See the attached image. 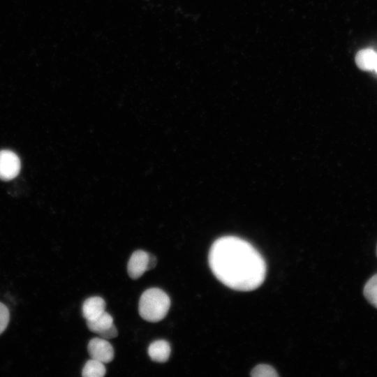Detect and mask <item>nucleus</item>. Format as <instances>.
<instances>
[{
	"mask_svg": "<svg viewBox=\"0 0 377 377\" xmlns=\"http://www.w3.org/2000/svg\"><path fill=\"white\" fill-rule=\"evenodd\" d=\"M376 256H377V247H376Z\"/></svg>",
	"mask_w": 377,
	"mask_h": 377,
	"instance_id": "f3484780",
	"label": "nucleus"
},
{
	"mask_svg": "<svg viewBox=\"0 0 377 377\" xmlns=\"http://www.w3.org/2000/svg\"><path fill=\"white\" fill-rule=\"evenodd\" d=\"M117 330L114 325H113L112 327L104 331L103 332L99 334V336L101 338L108 339H112L117 336Z\"/></svg>",
	"mask_w": 377,
	"mask_h": 377,
	"instance_id": "4468645a",
	"label": "nucleus"
},
{
	"mask_svg": "<svg viewBox=\"0 0 377 377\" xmlns=\"http://www.w3.org/2000/svg\"><path fill=\"white\" fill-rule=\"evenodd\" d=\"M156 265V258L154 255L149 254L147 270L153 269Z\"/></svg>",
	"mask_w": 377,
	"mask_h": 377,
	"instance_id": "2eb2a0df",
	"label": "nucleus"
},
{
	"mask_svg": "<svg viewBox=\"0 0 377 377\" xmlns=\"http://www.w3.org/2000/svg\"><path fill=\"white\" fill-rule=\"evenodd\" d=\"M214 276L226 286L241 291L258 288L266 276V263L250 243L234 236L216 239L209 252Z\"/></svg>",
	"mask_w": 377,
	"mask_h": 377,
	"instance_id": "f257e3e1",
	"label": "nucleus"
},
{
	"mask_svg": "<svg viewBox=\"0 0 377 377\" xmlns=\"http://www.w3.org/2000/svg\"><path fill=\"white\" fill-rule=\"evenodd\" d=\"M9 319L10 313L7 306L0 302V334L6 330Z\"/></svg>",
	"mask_w": 377,
	"mask_h": 377,
	"instance_id": "ddd939ff",
	"label": "nucleus"
},
{
	"mask_svg": "<svg viewBox=\"0 0 377 377\" xmlns=\"http://www.w3.org/2000/svg\"><path fill=\"white\" fill-rule=\"evenodd\" d=\"M251 375L255 377H275L278 376L276 370L267 364H259L251 371Z\"/></svg>",
	"mask_w": 377,
	"mask_h": 377,
	"instance_id": "f8f14e48",
	"label": "nucleus"
},
{
	"mask_svg": "<svg viewBox=\"0 0 377 377\" xmlns=\"http://www.w3.org/2000/svg\"><path fill=\"white\" fill-rule=\"evenodd\" d=\"M114 325L113 318L105 311L94 319L87 320L89 330L93 332L101 334Z\"/></svg>",
	"mask_w": 377,
	"mask_h": 377,
	"instance_id": "1a4fd4ad",
	"label": "nucleus"
},
{
	"mask_svg": "<svg viewBox=\"0 0 377 377\" xmlns=\"http://www.w3.org/2000/svg\"><path fill=\"white\" fill-rule=\"evenodd\" d=\"M21 163L17 155L10 150L0 151V179L10 180L17 176Z\"/></svg>",
	"mask_w": 377,
	"mask_h": 377,
	"instance_id": "7ed1b4c3",
	"label": "nucleus"
},
{
	"mask_svg": "<svg viewBox=\"0 0 377 377\" xmlns=\"http://www.w3.org/2000/svg\"><path fill=\"white\" fill-rule=\"evenodd\" d=\"M374 71L377 73V64H376V68H375Z\"/></svg>",
	"mask_w": 377,
	"mask_h": 377,
	"instance_id": "dca6fc26",
	"label": "nucleus"
},
{
	"mask_svg": "<svg viewBox=\"0 0 377 377\" xmlns=\"http://www.w3.org/2000/svg\"><path fill=\"white\" fill-rule=\"evenodd\" d=\"M105 372L104 363L91 358L85 363L82 376L83 377H103Z\"/></svg>",
	"mask_w": 377,
	"mask_h": 377,
	"instance_id": "9d476101",
	"label": "nucleus"
},
{
	"mask_svg": "<svg viewBox=\"0 0 377 377\" xmlns=\"http://www.w3.org/2000/svg\"><path fill=\"white\" fill-rule=\"evenodd\" d=\"M149 253L138 250L131 255L127 266L128 274L133 279L140 278L147 270Z\"/></svg>",
	"mask_w": 377,
	"mask_h": 377,
	"instance_id": "39448f33",
	"label": "nucleus"
},
{
	"mask_svg": "<svg viewBox=\"0 0 377 377\" xmlns=\"http://www.w3.org/2000/svg\"><path fill=\"white\" fill-rule=\"evenodd\" d=\"M363 293L367 300L377 309V274L367 281Z\"/></svg>",
	"mask_w": 377,
	"mask_h": 377,
	"instance_id": "9b49d317",
	"label": "nucleus"
},
{
	"mask_svg": "<svg viewBox=\"0 0 377 377\" xmlns=\"http://www.w3.org/2000/svg\"><path fill=\"white\" fill-rule=\"evenodd\" d=\"M355 61L360 70L374 71L377 64V52L369 48L361 50L356 54Z\"/></svg>",
	"mask_w": 377,
	"mask_h": 377,
	"instance_id": "0eeeda50",
	"label": "nucleus"
},
{
	"mask_svg": "<svg viewBox=\"0 0 377 377\" xmlns=\"http://www.w3.org/2000/svg\"><path fill=\"white\" fill-rule=\"evenodd\" d=\"M170 306V297L163 290L157 288H149L140 298L139 313L144 320L156 323L165 318Z\"/></svg>",
	"mask_w": 377,
	"mask_h": 377,
	"instance_id": "f03ea898",
	"label": "nucleus"
},
{
	"mask_svg": "<svg viewBox=\"0 0 377 377\" xmlns=\"http://www.w3.org/2000/svg\"><path fill=\"white\" fill-rule=\"evenodd\" d=\"M82 311L86 320L94 319L105 311V302L101 297H89L84 302Z\"/></svg>",
	"mask_w": 377,
	"mask_h": 377,
	"instance_id": "423d86ee",
	"label": "nucleus"
},
{
	"mask_svg": "<svg viewBox=\"0 0 377 377\" xmlns=\"http://www.w3.org/2000/svg\"><path fill=\"white\" fill-rule=\"evenodd\" d=\"M87 349L91 359L104 364L110 362L114 358L113 347L105 339L96 337L91 339Z\"/></svg>",
	"mask_w": 377,
	"mask_h": 377,
	"instance_id": "20e7f679",
	"label": "nucleus"
},
{
	"mask_svg": "<svg viewBox=\"0 0 377 377\" xmlns=\"http://www.w3.org/2000/svg\"><path fill=\"white\" fill-rule=\"evenodd\" d=\"M170 346L168 341L157 340L149 345L148 354L154 362H165L170 357Z\"/></svg>",
	"mask_w": 377,
	"mask_h": 377,
	"instance_id": "6e6552de",
	"label": "nucleus"
}]
</instances>
